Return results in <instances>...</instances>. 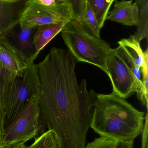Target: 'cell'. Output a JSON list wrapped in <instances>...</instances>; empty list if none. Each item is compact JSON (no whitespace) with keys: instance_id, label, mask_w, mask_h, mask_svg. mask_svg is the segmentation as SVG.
<instances>
[{"instance_id":"cell-2","label":"cell","mask_w":148,"mask_h":148,"mask_svg":"<svg viewBox=\"0 0 148 148\" xmlns=\"http://www.w3.org/2000/svg\"><path fill=\"white\" fill-rule=\"evenodd\" d=\"M144 113L112 92L97 94L90 127L100 136L116 141H134L142 134Z\"/></svg>"},{"instance_id":"cell-7","label":"cell","mask_w":148,"mask_h":148,"mask_svg":"<svg viewBox=\"0 0 148 148\" xmlns=\"http://www.w3.org/2000/svg\"><path fill=\"white\" fill-rule=\"evenodd\" d=\"M39 97L34 99L5 130L1 144L6 148L35 139L45 127L40 119Z\"/></svg>"},{"instance_id":"cell-4","label":"cell","mask_w":148,"mask_h":148,"mask_svg":"<svg viewBox=\"0 0 148 148\" xmlns=\"http://www.w3.org/2000/svg\"><path fill=\"white\" fill-rule=\"evenodd\" d=\"M106 65V73L111 80L113 92L124 99L136 92L139 100L148 109V92L139 84L119 47L111 49Z\"/></svg>"},{"instance_id":"cell-11","label":"cell","mask_w":148,"mask_h":148,"mask_svg":"<svg viewBox=\"0 0 148 148\" xmlns=\"http://www.w3.org/2000/svg\"><path fill=\"white\" fill-rule=\"evenodd\" d=\"M107 20L128 26H137L138 8L134 0H116L114 8L109 12Z\"/></svg>"},{"instance_id":"cell-26","label":"cell","mask_w":148,"mask_h":148,"mask_svg":"<svg viewBox=\"0 0 148 148\" xmlns=\"http://www.w3.org/2000/svg\"><path fill=\"white\" fill-rule=\"evenodd\" d=\"M0 148H6L3 146V145H2L1 144H0Z\"/></svg>"},{"instance_id":"cell-27","label":"cell","mask_w":148,"mask_h":148,"mask_svg":"<svg viewBox=\"0 0 148 148\" xmlns=\"http://www.w3.org/2000/svg\"><path fill=\"white\" fill-rule=\"evenodd\" d=\"M56 1H57L59 2H64L67 1V0H56Z\"/></svg>"},{"instance_id":"cell-18","label":"cell","mask_w":148,"mask_h":148,"mask_svg":"<svg viewBox=\"0 0 148 148\" xmlns=\"http://www.w3.org/2000/svg\"><path fill=\"white\" fill-rule=\"evenodd\" d=\"M82 24L93 35L97 38H101L100 25L89 3L87 1L84 19Z\"/></svg>"},{"instance_id":"cell-23","label":"cell","mask_w":148,"mask_h":148,"mask_svg":"<svg viewBox=\"0 0 148 148\" xmlns=\"http://www.w3.org/2000/svg\"><path fill=\"white\" fill-rule=\"evenodd\" d=\"M36 1L40 4L46 6H51L56 3V0H36Z\"/></svg>"},{"instance_id":"cell-1","label":"cell","mask_w":148,"mask_h":148,"mask_svg":"<svg viewBox=\"0 0 148 148\" xmlns=\"http://www.w3.org/2000/svg\"><path fill=\"white\" fill-rule=\"evenodd\" d=\"M76 60L68 50L53 47L36 64L40 94V119L54 131L59 148H85L96 95L78 84Z\"/></svg>"},{"instance_id":"cell-16","label":"cell","mask_w":148,"mask_h":148,"mask_svg":"<svg viewBox=\"0 0 148 148\" xmlns=\"http://www.w3.org/2000/svg\"><path fill=\"white\" fill-rule=\"evenodd\" d=\"M116 0H87L98 21L101 28L104 26L111 6Z\"/></svg>"},{"instance_id":"cell-9","label":"cell","mask_w":148,"mask_h":148,"mask_svg":"<svg viewBox=\"0 0 148 148\" xmlns=\"http://www.w3.org/2000/svg\"><path fill=\"white\" fill-rule=\"evenodd\" d=\"M0 65L17 77H22L30 64L4 36H0Z\"/></svg>"},{"instance_id":"cell-21","label":"cell","mask_w":148,"mask_h":148,"mask_svg":"<svg viewBox=\"0 0 148 148\" xmlns=\"http://www.w3.org/2000/svg\"><path fill=\"white\" fill-rule=\"evenodd\" d=\"M148 112L145 116V124L142 133V147L141 148H148Z\"/></svg>"},{"instance_id":"cell-8","label":"cell","mask_w":148,"mask_h":148,"mask_svg":"<svg viewBox=\"0 0 148 148\" xmlns=\"http://www.w3.org/2000/svg\"><path fill=\"white\" fill-rule=\"evenodd\" d=\"M37 27L23 29L19 26L18 29L15 27L12 30L3 36L28 60L30 64L34 62L39 54L34 43V35L36 32Z\"/></svg>"},{"instance_id":"cell-5","label":"cell","mask_w":148,"mask_h":148,"mask_svg":"<svg viewBox=\"0 0 148 148\" xmlns=\"http://www.w3.org/2000/svg\"><path fill=\"white\" fill-rule=\"evenodd\" d=\"M73 19V10L68 0L51 6L28 0L18 14L19 25L23 29L50 23H66Z\"/></svg>"},{"instance_id":"cell-12","label":"cell","mask_w":148,"mask_h":148,"mask_svg":"<svg viewBox=\"0 0 148 148\" xmlns=\"http://www.w3.org/2000/svg\"><path fill=\"white\" fill-rule=\"evenodd\" d=\"M138 41L134 35L127 39H123L118 42L126 55L139 68L143 66L148 60V49L143 52Z\"/></svg>"},{"instance_id":"cell-14","label":"cell","mask_w":148,"mask_h":148,"mask_svg":"<svg viewBox=\"0 0 148 148\" xmlns=\"http://www.w3.org/2000/svg\"><path fill=\"white\" fill-rule=\"evenodd\" d=\"M19 24L13 3L0 0V36L5 35Z\"/></svg>"},{"instance_id":"cell-17","label":"cell","mask_w":148,"mask_h":148,"mask_svg":"<svg viewBox=\"0 0 148 148\" xmlns=\"http://www.w3.org/2000/svg\"><path fill=\"white\" fill-rule=\"evenodd\" d=\"M29 147V148H59L54 133L49 130L36 137Z\"/></svg>"},{"instance_id":"cell-24","label":"cell","mask_w":148,"mask_h":148,"mask_svg":"<svg viewBox=\"0 0 148 148\" xmlns=\"http://www.w3.org/2000/svg\"><path fill=\"white\" fill-rule=\"evenodd\" d=\"M25 143L23 142L19 143L7 148H29V147L26 145Z\"/></svg>"},{"instance_id":"cell-22","label":"cell","mask_w":148,"mask_h":148,"mask_svg":"<svg viewBox=\"0 0 148 148\" xmlns=\"http://www.w3.org/2000/svg\"><path fill=\"white\" fill-rule=\"evenodd\" d=\"M115 148H134L133 141H117Z\"/></svg>"},{"instance_id":"cell-19","label":"cell","mask_w":148,"mask_h":148,"mask_svg":"<svg viewBox=\"0 0 148 148\" xmlns=\"http://www.w3.org/2000/svg\"><path fill=\"white\" fill-rule=\"evenodd\" d=\"M73 10L74 19L82 24L86 10L87 0H68Z\"/></svg>"},{"instance_id":"cell-20","label":"cell","mask_w":148,"mask_h":148,"mask_svg":"<svg viewBox=\"0 0 148 148\" xmlns=\"http://www.w3.org/2000/svg\"><path fill=\"white\" fill-rule=\"evenodd\" d=\"M117 141L101 136L88 143L85 148H115Z\"/></svg>"},{"instance_id":"cell-6","label":"cell","mask_w":148,"mask_h":148,"mask_svg":"<svg viewBox=\"0 0 148 148\" xmlns=\"http://www.w3.org/2000/svg\"><path fill=\"white\" fill-rule=\"evenodd\" d=\"M41 94L36 64L30 63L22 77H17L7 106L4 130L16 119L30 103Z\"/></svg>"},{"instance_id":"cell-25","label":"cell","mask_w":148,"mask_h":148,"mask_svg":"<svg viewBox=\"0 0 148 148\" xmlns=\"http://www.w3.org/2000/svg\"><path fill=\"white\" fill-rule=\"evenodd\" d=\"M5 2L10 3H14L20 1H23V0H1Z\"/></svg>"},{"instance_id":"cell-15","label":"cell","mask_w":148,"mask_h":148,"mask_svg":"<svg viewBox=\"0 0 148 148\" xmlns=\"http://www.w3.org/2000/svg\"><path fill=\"white\" fill-rule=\"evenodd\" d=\"M138 8V22L137 30L133 35L140 42L142 40L148 39V0H135Z\"/></svg>"},{"instance_id":"cell-10","label":"cell","mask_w":148,"mask_h":148,"mask_svg":"<svg viewBox=\"0 0 148 148\" xmlns=\"http://www.w3.org/2000/svg\"><path fill=\"white\" fill-rule=\"evenodd\" d=\"M17 76L0 65V144L3 140L7 106L16 85Z\"/></svg>"},{"instance_id":"cell-13","label":"cell","mask_w":148,"mask_h":148,"mask_svg":"<svg viewBox=\"0 0 148 148\" xmlns=\"http://www.w3.org/2000/svg\"><path fill=\"white\" fill-rule=\"evenodd\" d=\"M66 23H50L38 26L34 36V43L38 53L59 33Z\"/></svg>"},{"instance_id":"cell-3","label":"cell","mask_w":148,"mask_h":148,"mask_svg":"<svg viewBox=\"0 0 148 148\" xmlns=\"http://www.w3.org/2000/svg\"><path fill=\"white\" fill-rule=\"evenodd\" d=\"M61 33L76 62L94 65L106 73V60L112 49L107 42L93 35L74 19L65 24Z\"/></svg>"}]
</instances>
